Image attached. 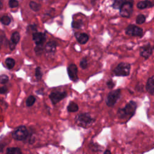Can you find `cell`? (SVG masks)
Here are the masks:
<instances>
[{
  "label": "cell",
  "instance_id": "obj_1",
  "mask_svg": "<svg viewBox=\"0 0 154 154\" xmlns=\"http://www.w3.org/2000/svg\"><path fill=\"white\" fill-rule=\"evenodd\" d=\"M137 108V103L134 100H130L123 108H120L117 110V116L120 119L129 120L134 116Z\"/></svg>",
  "mask_w": 154,
  "mask_h": 154
},
{
  "label": "cell",
  "instance_id": "obj_2",
  "mask_svg": "<svg viewBox=\"0 0 154 154\" xmlns=\"http://www.w3.org/2000/svg\"><path fill=\"white\" fill-rule=\"evenodd\" d=\"M75 121L78 126L88 128L95 122V119L92 117L88 112H82L76 116Z\"/></svg>",
  "mask_w": 154,
  "mask_h": 154
},
{
  "label": "cell",
  "instance_id": "obj_3",
  "mask_svg": "<svg viewBox=\"0 0 154 154\" xmlns=\"http://www.w3.org/2000/svg\"><path fill=\"white\" fill-rule=\"evenodd\" d=\"M131 64L128 63L121 62L114 69L113 73L116 76H127L129 75Z\"/></svg>",
  "mask_w": 154,
  "mask_h": 154
},
{
  "label": "cell",
  "instance_id": "obj_4",
  "mask_svg": "<svg viewBox=\"0 0 154 154\" xmlns=\"http://www.w3.org/2000/svg\"><path fill=\"white\" fill-rule=\"evenodd\" d=\"M121 96V90L120 88L113 90L108 93L105 102L108 106L112 107L115 105L117 100L120 99Z\"/></svg>",
  "mask_w": 154,
  "mask_h": 154
},
{
  "label": "cell",
  "instance_id": "obj_5",
  "mask_svg": "<svg viewBox=\"0 0 154 154\" xmlns=\"http://www.w3.org/2000/svg\"><path fill=\"white\" fill-rule=\"evenodd\" d=\"M133 0H126L120 6V14L123 17H129L133 11Z\"/></svg>",
  "mask_w": 154,
  "mask_h": 154
},
{
  "label": "cell",
  "instance_id": "obj_6",
  "mask_svg": "<svg viewBox=\"0 0 154 154\" xmlns=\"http://www.w3.org/2000/svg\"><path fill=\"white\" fill-rule=\"evenodd\" d=\"M28 135V132L25 126H20L17 127L12 132V137L16 140H24Z\"/></svg>",
  "mask_w": 154,
  "mask_h": 154
},
{
  "label": "cell",
  "instance_id": "obj_7",
  "mask_svg": "<svg viewBox=\"0 0 154 154\" xmlns=\"http://www.w3.org/2000/svg\"><path fill=\"white\" fill-rule=\"evenodd\" d=\"M125 32L127 35L135 37H141L143 34V30L141 28L135 25H129L126 29Z\"/></svg>",
  "mask_w": 154,
  "mask_h": 154
},
{
  "label": "cell",
  "instance_id": "obj_8",
  "mask_svg": "<svg viewBox=\"0 0 154 154\" xmlns=\"http://www.w3.org/2000/svg\"><path fill=\"white\" fill-rule=\"evenodd\" d=\"M67 96V92L65 91H55L52 92L49 95V98L53 104H57Z\"/></svg>",
  "mask_w": 154,
  "mask_h": 154
},
{
  "label": "cell",
  "instance_id": "obj_9",
  "mask_svg": "<svg viewBox=\"0 0 154 154\" xmlns=\"http://www.w3.org/2000/svg\"><path fill=\"white\" fill-rule=\"evenodd\" d=\"M68 76L70 79L73 82H77L79 80L78 76V67L75 64H70L67 69Z\"/></svg>",
  "mask_w": 154,
  "mask_h": 154
},
{
  "label": "cell",
  "instance_id": "obj_10",
  "mask_svg": "<svg viewBox=\"0 0 154 154\" xmlns=\"http://www.w3.org/2000/svg\"><path fill=\"white\" fill-rule=\"evenodd\" d=\"M153 47L150 44H147L141 46L140 49V55L145 59H148L152 54Z\"/></svg>",
  "mask_w": 154,
  "mask_h": 154
},
{
  "label": "cell",
  "instance_id": "obj_11",
  "mask_svg": "<svg viewBox=\"0 0 154 154\" xmlns=\"http://www.w3.org/2000/svg\"><path fill=\"white\" fill-rule=\"evenodd\" d=\"M32 39L37 46H43L46 40L45 34L43 32H34Z\"/></svg>",
  "mask_w": 154,
  "mask_h": 154
},
{
  "label": "cell",
  "instance_id": "obj_12",
  "mask_svg": "<svg viewBox=\"0 0 154 154\" xmlns=\"http://www.w3.org/2000/svg\"><path fill=\"white\" fill-rule=\"evenodd\" d=\"M56 48L57 43L55 42L50 41L48 43H47L45 48L46 55H48L49 56L53 55L56 51Z\"/></svg>",
  "mask_w": 154,
  "mask_h": 154
},
{
  "label": "cell",
  "instance_id": "obj_13",
  "mask_svg": "<svg viewBox=\"0 0 154 154\" xmlns=\"http://www.w3.org/2000/svg\"><path fill=\"white\" fill-rule=\"evenodd\" d=\"M19 40H20V34H19V33L17 31L13 32L11 35V40L9 42V47H10V49L11 51H13L15 49L16 45L19 42Z\"/></svg>",
  "mask_w": 154,
  "mask_h": 154
},
{
  "label": "cell",
  "instance_id": "obj_14",
  "mask_svg": "<svg viewBox=\"0 0 154 154\" xmlns=\"http://www.w3.org/2000/svg\"><path fill=\"white\" fill-rule=\"evenodd\" d=\"M146 90L150 94L154 96V76H152L147 79Z\"/></svg>",
  "mask_w": 154,
  "mask_h": 154
},
{
  "label": "cell",
  "instance_id": "obj_15",
  "mask_svg": "<svg viewBox=\"0 0 154 154\" xmlns=\"http://www.w3.org/2000/svg\"><path fill=\"white\" fill-rule=\"evenodd\" d=\"M75 37H76L78 43L81 45L85 44L89 39L88 34L84 32H75Z\"/></svg>",
  "mask_w": 154,
  "mask_h": 154
},
{
  "label": "cell",
  "instance_id": "obj_16",
  "mask_svg": "<svg viewBox=\"0 0 154 154\" xmlns=\"http://www.w3.org/2000/svg\"><path fill=\"white\" fill-rule=\"evenodd\" d=\"M153 6H154V4L149 1V0H144V1H141L137 3V7L139 9H145V8H151Z\"/></svg>",
  "mask_w": 154,
  "mask_h": 154
},
{
  "label": "cell",
  "instance_id": "obj_17",
  "mask_svg": "<svg viewBox=\"0 0 154 154\" xmlns=\"http://www.w3.org/2000/svg\"><path fill=\"white\" fill-rule=\"evenodd\" d=\"M67 109L69 112H75L79 110V106L76 103L74 102H70L67 106Z\"/></svg>",
  "mask_w": 154,
  "mask_h": 154
},
{
  "label": "cell",
  "instance_id": "obj_18",
  "mask_svg": "<svg viewBox=\"0 0 154 154\" xmlns=\"http://www.w3.org/2000/svg\"><path fill=\"white\" fill-rule=\"evenodd\" d=\"M6 154H22V153L19 147H10L7 149Z\"/></svg>",
  "mask_w": 154,
  "mask_h": 154
},
{
  "label": "cell",
  "instance_id": "obj_19",
  "mask_svg": "<svg viewBox=\"0 0 154 154\" xmlns=\"http://www.w3.org/2000/svg\"><path fill=\"white\" fill-rule=\"evenodd\" d=\"M29 5L30 8L34 11H38L41 8V5L34 1H31Z\"/></svg>",
  "mask_w": 154,
  "mask_h": 154
},
{
  "label": "cell",
  "instance_id": "obj_20",
  "mask_svg": "<svg viewBox=\"0 0 154 154\" xmlns=\"http://www.w3.org/2000/svg\"><path fill=\"white\" fill-rule=\"evenodd\" d=\"M89 148L91 150L94 151V152H97V151H101L102 150V147L97 144V143H91L89 145Z\"/></svg>",
  "mask_w": 154,
  "mask_h": 154
},
{
  "label": "cell",
  "instance_id": "obj_21",
  "mask_svg": "<svg viewBox=\"0 0 154 154\" xmlns=\"http://www.w3.org/2000/svg\"><path fill=\"white\" fill-rule=\"evenodd\" d=\"M5 63L7 68L9 69H11L14 66L15 61L11 58H7L5 61Z\"/></svg>",
  "mask_w": 154,
  "mask_h": 154
},
{
  "label": "cell",
  "instance_id": "obj_22",
  "mask_svg": "<svg viewBox=\"0 0 154 154\" xmlns=\"http://www.w3.org/2000/svg\"><path fill=\"white\" fill-rule=\"evenodd\" d=\"M83 25V22L81 20H73L72 22V26L73 28L77 29V28H80L81 26Z\"/></svg>",
  "mask_w": 154,
  "mask_h": 154
},
{
  "label": "cell",
  "instance_id": "obj_23",
  "mask_svg": "<svg viewBox=\"0 0 154 154\" xmlns=\"http://www.w3.org/2000/svg\"><path fill=\"white\" fill-rule=\"evenodd\" d=\"M79 66L81 69H85L88 67V63L87 61V59L86 58H83L80 60L79 62Z\"/></svg>",
  "mask_w": 154,
  "mask_h": 154
},
{
  "label": "cell",
  "instance_id": "obj_24",
  "mask_svg": "<svg viewBox=\"0 0 154 154\" xmlns=\"http://www.w3.org/2000/svg\"><path fill=\"white\" fill-rule=\"evenodd\" d=\"M146 21V16L142 14H140L137 16L136 18L137 24H142Z\"/></svg>",
  "mask_w": 154,
  "mask_h": 154
},
{
  "label": "cell",
  "instance_id": "obj_25",
  "mask_svg": "<svg viewBox=\"0 0 154 154\" xmlns=\"http://www.w3.org/2000/svg\"><path fill=\"white\" fill-rule=\"evenodd\" d=\"M126 0H114L112 4V7L115 9H119L120 6Z\"/></svg>",
  "mask_w": 154,
  "mask_h": 154
},
{
  "label": "cell",
  "instance_id": "obj_26",
  "mask_svg": "<svg viewBox=\"0 0 154 154\" xmlns=\"http://www.w3.org/2000/svg\"><path fill=\"white\" fill-rule=\"evenodd\" d=\"M35 102V98L33 96H29L26 101V104L28 106H31L34 105V103Z\"/></svg>",
  "mask_w": 154,
  "mask_h": 154
},
{
  "label": "cell",
  "instance_id": "obj_27",
  "mask_svg": "<svg viewBox=\"0 0 154 154\" xmlns=\"http://www.w3.org/2000/svg\"><path fill=\"white\" fill-rule=\"evenodd\" d=\"M1 22L5 25H8L11 22V19L8 16H4L1 18Z\"/></svg>",
  "mask_w": 154,
  "mask_h": 154
},
{
  "label": "cell",
  "instance_id": "obj_28",
  "mask_svg": "<svg viewBox=\"0 0 154 154\" xmlns=\"http://www.w3.org/2000/svg\"><path fill=\"white\" fill-rule=\"evenodd\" d=\"M8 5L10 8H16L19 6V2L17 0H10Z\"/></svg>",
  "mask_w": 154,
  "mask_h": 154
},
{
  "label": "cell",
  "instance_id": "obj_29",
  "mask_svg": "<svg viewBox=\"0 0 154 154\" xmlns=\"http://www.w3.org/2000/svg\"><path fill=\"white\" fill-rule=\"evenodd\" d=\"M35 76L38 79H40L42 77V72L41 70V68L40 67H37L35 69Z\"/></svg>",
  "mask_w": 154,
  "mask_h": 154
},
{
  "label": "cell",
  "instance_id": "obj_30",
  "mask_svg": "<svg viewBox=\"0 0 154 154\" xmlns=\"http://www.w3.org/2000/svg\"><path fill=\"white\" fill-rule=\"evenodd\" d=\"M8 81V77L6 75H0V84H5Z\"/></svg>",
  "mask_w": 154,
  "mask_h": 154
},
{
  "label": "cell",
  "instance_id": "obj_31",
  "mask_svg": "<svg viewBox=\"0 0 154 154\" xmlns=\"http://www.w3.org/2000/svg\"><path fill=\"white\" fill-rule=\"evenodd\" d=\"M106 86L108 88L112 89L116 86V83L112 79H109L106 82Z\"/></svg>",
  "mask_w": 154,
  "mask_h": 154
},
{
  "label": "cell",
  "instance_id": "obj_32",
  "mask_svg": "<svg viewBox=\"0 0 154 154\" xmlns=\"http://www.w3.org/2000/svg\"><path fill=\"white\" fill-rule=\"evenodd\" d=\"M7 92V88L5 86L0 87V94H5Z\"/></svg>",
  "mask_w": 154,
  "mask_h": 154
},
{
  "label": "cell",
  "instance_id": "obj_33",
  "mask_svg": "<svg viewBox=\"0 0 154 154\" xmlns=\"http://www.w3.org/2000/svg\"><path fill=\"white\" fill-rule=\"evenodd\" d=\"M103 154H111V152H110V150H109L106 149V150H105L104 151Z\"/></svg>",
  "mask_w": 154,
  "mask_h": 154
},
{
  "label": "cell",
  "instance_id": "obj_34",
  "mask_svg": "<svg viewBox=\"0 0 154 154\" xmlns=\"http://www.w3.org/2000/svg\"><path fill=\"white\" fill-rule=\"evenodd\" d=\"M3 7V4H2V0H0V9H1Z\"/></svg>",
  "mask_w": 154,
  "mask_h": 154
},
{
  "label": "cell",
  "instance_id": "obj_35",
  "mask_svg": "<svg viewBox=\"0 0 154 154\" xmlns=\"http://www.w3.org/2000/svg\"><path fill=\"white\" fill-rule=\"evenodd\" d=\"M2 149H3V146H0V152H1L2 151Z\"/></svg>",
  "mask_w": 154,
  "mask_h": 154
},
{
  "label": "cell",
  "instance_id": "obj_36",
  "mask_svg": "<svg viewBox=\"0 0 154 154\" xmlns=\"http://www.w3.org/2000/svg\"><path fill=\"white\" fill-rule=\"evenodd\" d=\"M96 0H91V4H94V2H95V1H96Z\"/></svg>",
  "mask_w": 154,
  "mask_h": 154
},
{
  "label": "cell",
  "instance_id": "obj_37",
  "mask_svg": "<svg viewBox=\"0 0 154 154\" xmlns=\"http://www.w3.org/2000/svg\"><path fill=\"white\" fill-rule=\"evenodd\" d=\"M112 1H114V0H112Z\"/></svg>",
  "mask_w": 154,
  "mask_h": 154
}]
</instances>
